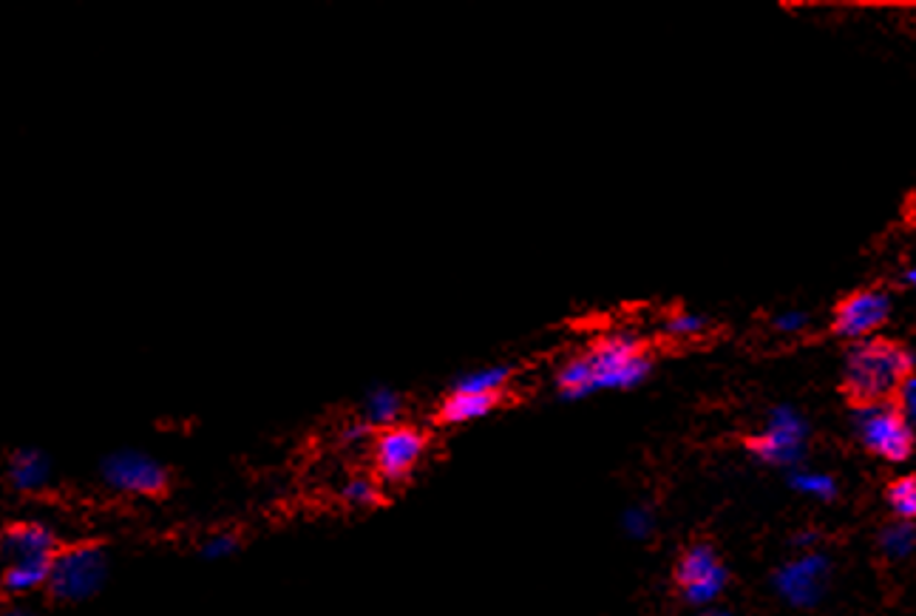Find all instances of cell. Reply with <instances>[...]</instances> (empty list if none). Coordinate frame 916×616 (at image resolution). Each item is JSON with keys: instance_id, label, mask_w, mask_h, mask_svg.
Segmentation results:
<instances>
[{"instance_id": "9", "label": "cell", "mask_w": 916, "mask_h": 616, "mask_svg": "<svg viewBox=\"0 0 916 616\" xmlns=\"http://www.w3.org/2000/svg\"><path fill=\"white\" fill-rule=\"evenodd\" d=\"M891 310H894V302L885 290H857V293L845 295L834 307L832 327L843 338L863 342L888 322Z\"/></svg>"}, {"instance_id": "3", "label": "cell", "mask_w": 916, "mask_h": 616, "mask_svg": "<svg viewBox=\"0 0 916 616\" xmlns=\"http://www.w3.org/2000/svg\"><path fill=\"white\" fill-rule=\"evenodd\" d=\"M593 367V393L638 387L653 369L644 344L633 335H605L587 353Z\"/></svg>"}, {"instance_id": "5", "label": "cell", "mask_w": 916, "mask_h": 616, "mask_svg": "<svg viewBox=\"0 0 916 616\" xmlns=\"http://www.w3.org/2000/svg\"><path fill=\"white\" fill-rule=\"evenodd\" d=\"M100 478L114 492L137 494V498H165L170 489V474L163 463L137 449L114 452L100 463Z\"/></svg>"}, {"instance_id": "23", "label": "cell", "mask_w": 916, "mask_h": 616, "mask_svg": "<svg viewBox=\"0 0 916 616\" xmlns=\"http://www.w3.org/2000/svg\"><path fill=\"white\" fill-rule=\"evenodd\" d=\"M914 393H916V378H914V375H908V378H905L903 384H899V387H897V393H894V398H891V404L897 407V413L903 415L905 420H908L910 427H914V413H916Z\"/></svg>"}, {"instance_id": "7", "label": "cell", "mask_w": 916, "mask_h": 616, "mask_svg": "<svg viewBox=\"0 0 916 616\" xmlns=\"http://www.w3.org/2000/svg\"><path fill=\"white\" fill-rule=\"evenodd\" d=\"M727 568L718 560L712 545L696 543L689 545L676 565V583L681 588L684 599L693 605H709L712 599L721 597L727 588Z\"/></svg>"}, {"instance_id": "14", "label": "cell", "mask_w": 916, "mask_h": 616, "mask_svg": "<svg viewBox=\"0 0 916 616\" xmlns=\"http://www.w3.org/2000/svg\"><path fill=\"white\" fill-rule=\"evenodd\" d=\"M52 560H29V563L7 565V568L0 571V591L9 594V597H20V594H32L38 588H46Z\"/></svg>"}, {"instance_id": "22", "label": "cell", "mask_w": 916, "mask_h": 616, "mask_svg": "<svg viewBox=\"0 0 916 616\" xmlns=\"http://www.w3.org/2000/svg\"><path fill=\"white\" fill-rule=\"evenodd\" d=\"M792 486L800 494H809V498L818 500H832L837 494V483L834 478L823 472H798L792 474Z\"/></svg>"}, {"instance_id": "16", "label": "cell", "mask_w": 916, "mask_h": 616, "mask_svg": "<svg viewBox=\"0 0 916 616\" xmlns=\"http://www.w3.org/2000/svg\"><path fill=\"white\" fill-rule=\"evenodd\" d=\"M556 384H560L562 395L565 398H585V395L593 393V367L587 355H579V358L568 361L565 367L556 375Z\"/></svg>"}, {"instance_id": "2", "label": "cell", "mask_w": 916, "mask_h": 616, "mask_svg": "<svg viewBox=\"0 0 916 616\" xmlns=\"http://www.w3.org/2000/svg\"><path fill=\"white\" fill-rule=\"evenodd\" d=\"M108 551L100 543H74L58 549L46 591L58 603H85L97 597L108 580Z\"/></svg>"}, {"instance_id": "20", "label": "cell", "mask_w": 916, "mask_h": 616, "mask_svg": "<svg viewBox=\"0 0 916 616\" xmlns=\"http://www.w3.org/2000/svg\"><path fill=\"white\" fill-rule=\"evenodd\" d=\"M707 330V319L689 310H676L664 319V335L669 338H698Z\"/></svg>"}, {"instance_id": "25", "label": "cell", "mask_w": 916, "mask_h": 616, "mask_svg": "<svg viewBox=\"0 0 916 616\" xmlns=\"http://www.w3.org/2000/svg\"><path fill=\"white\" fill-rule=\"evenodd\" d=\"M806 324H809V315L800 313V310H794V313H780L778 319H774V330L783 335L800 333V330H806Z\"/></svg>"}, {"instance_id": "19", "label": "cell", "mask_w": 916, "mask_h": 616, "mask_svg": "<svg viewBox=\"0 0 916 616\" xmlns=\"http://www.w3.org/2000/svg\"><path fill=\"white\" fill-rule=\"evenodd\" d=\"M879 545L888 554L891 560H905L914 551V525L908 520H899V523L888 525V529L879 534Z\"/></svg>"}, {"instance_id": "17", "label": "cell", "mask_w": 916, "mask_h": 616, "mask_svg": "<svg viewBox=\"0 0 916 616\" xmlns=\"http://www.w3.org/2000/svg\"><path fill=\"white\" fill-rule=\"evenodd\" d=\"M511 375H513V367H508V364H500V367L477 369V373L462 375V378L457 380L455 389H460V393L500 395V389L506 387L508 380H511Z\"/></svg>"}, {"instance_id": "18", "label": "cell", "mask_w": 916, "mask_h": 616, "mask_svg": "<svg viewBox=\"0 0 916 616\" xmlns=\"http://www.w3.org/2000/svg\"><path fill=\"white\" fill-rule=\"evenodd\" d=\"M885 498H888V505H891V512L897 514L899 520H914V514H916V480H914V474H905V478H899V480H894V483L888 486V494H885Z\"/></svg>"}, {"instance_id": "8", "label": "cell", "mask_w": 916, "mask_h": 616, "mask_svg": "<svg viewBox=\"0 0 916 616\" xmlns=\"http://www.w3.org/2000/svg\"><path fill=\"white\" fill-rule=\"evenodd\" d=\"M809 438V424L792 407H778L769 418V427L761 435L747 440V449L754 458L774 466H789L800 460Z\"/></svg>"}, {"instance_id": "1", "label": "cell", "mask_w": 916, "mask_h": 616, "mask_svg": "<svg viewBox=\"0 0 916 616\" xmlns=\"http://www.w3.org/2000/svg\"><path fill=\"white\" fill-rule=\"evenodd\" d=\"M914 375V355L908 347L888 338H863L845 353L843 393L854 407L883 404L894 398L897 387Z\"/></svg>"}, {"instance_id": "24", "label": "cell", "mask_w": 916, "mask_h": 616, "mask_svg": "<svg viewBox=\"0 0 916 616\" xmlns=\"http://www.w3.org/2000/svg\"><path fill=\"white\" fill-rule=\"evenodd\" d=\"M236 549H239V540H236L233 534H214V537L205 540L199 551H202L205 560H225L230 557Z\"/></svg>"}, {"instance_id": "27", "label": "cell", "mask_w": 916, "mask_h": 616, "mask_svg": "<svg viewBox=\"0 0 916 616\" xmlns=\"http://www.w3.org/2000/svg\"><path fill=\"white\" fill-rule=\"evenodd\" d=\"M707 616H729V614H724V610H712V614H707Z\"/></svg>"}, {"instance_id": "10", "label": "cell", "mask_w": 916, "mask_h": 616, "mask_svg": "<svg viewBox=\"0 0 916 616\" xmlns=\"http://www.w3.org/2000/svg\"><path fill=\"white\" fill-rule=\"evenodd\" d=\"M829 577H832L829 560L823 554H806L794 563H787L774 574V588L787 603L798 605V608H812L823 597Z\"/></svg>"}, {"instance_id": "11", "label": "cell", "mask_w": 916, "mask_h": 616, "mask_svg": "<svg viewBox=\"0 0 916 616\" xmlns=\"http://www.w3.org/2000/svg\"><path fill=\"white\" fill-rule=\"evenodd\" d=\"M58 537L43 523H14L0 531V563L3 568L29 560H52L58 554Z\"/></svg>"}, {"instance_id": "12", "label": "cell", "mask_w": 916, "mask_h": 616, "mask_svg": "<svg viewBox=\"0 0 916 616\" xmlns=\"http://www.w3.org/2000/svg\"><path fill=\"white\" fill-rule=\"evenodd\" d=\"M500 407V395H486V393H455L443 400L440 409H437V420L443 427H460V424H468V420L486 418L488 413H495Z\"/></svg>"}, {"instance_id": "13", "label": "cell", "mask_w": 916, "mask_h": 616, "mask_svg": "<svg viewBox=\"0 0 916 616\" xmlns=\"http://www.w3.org/2000/svg\"><path fill=\"white\" fill-rule=\"evenodd\" d=\"M52 463L38 449H18L9 460V480L18 492H40L49 483Z\"/></svg>"}, {"instance_id": "6", "label": "cell", "mask_w": 916, "mask_h": 616, "mask_svg": "<svg viewBox=\"0 0 916 616\" xmlns=\"http://www.w3.org/2000/svg\"><path fill=\"white\" fill-rule=\"evenodd\" d=\"M429 446V435L412 424H392L372 438V463L375 474L386 483H400L415 472Z\"/></svg>"}, {"instance_id": "4", "label": "cell", "mask_w": 916, "mask_h": 616, "mask_svg": "<svg viewBox=\"0 0 916 616\" xmlns=\"http://www.w3.org/2000/svg\"><path fill=\"white\" fill-rule=\"evenodd\" d=\"M854 429H857L860 443L877 458L903 463L914 455V427L897 413L891 400L883 404H868L857 407L854 413Z\"/></svg>"}, {"instance_id": "26", "label": "cell", "mask_w": 916, "mask_h": 616, "mask_svg": "<svg viewBox=\"0 0 916 616\" xmlns=\"http://www.w3.org/2000/svg\"><path fill=\"white\" fill-rule=\"evenodd\" d=\"M3 616H34V614H29V610H23V608H12V610H7Z\"/></svg>"}, {"instance_id": "15", "label": "cell", "mask_w": 916, "mask_h": 616, "mask_svg": "<svg viewBox=\"0 0 916 616\" xmlns=\"http://www.w3.org/2000/svg\"><path fill=\"white\" fill-rule=\"evenodd\" d=\"M364 413L369 427H392V424H397V415H400V395L392 393L389 387H375L366 395Z\"/></svg>"}, {"instance_id": "21", "label": "cell", "mask_w": 916, "mask_h": 616, "mask_svg": "<svg viewBox=\"0 0 916 616\" xmlns=\"http://www.w3.org/2000/svg\"><path fill=\"white\" fill-rule=\"evenodd\" d=\"M341 498L350 505H355V509H369V505L384 503V494H381V489H377V483L372 478H352L341 489Z\"/></svg>"}]
</instances>
